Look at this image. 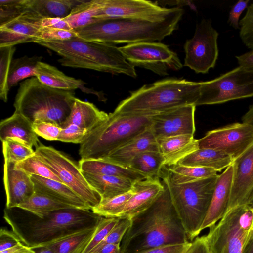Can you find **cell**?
Masks as SVG:
<instances>
[{
	"label": "cell",
	"instance_id": "1",
	"mask_svg": "<svg viewBox=\"0 0 253 253\" xmlns=\"http://www.w3.org/2000/svg\"><path fill=\"white\" fill-rule=\"evenodd\" d=\"M165 188L152 205L133 217L120 244L121 253H138L160 246L183 243L188 238Z\"/></svg>",
	"mask_w": 253,
	"mask_h": 253
},
{
	"label": "cell",
	"instance_id": "2",
	"mask_svg": "<svg viewBox=\"0 0 253 253\" xmlns=\"http://www.w3.org/2000/svg\"><path fill=\"white\" fill-rule=\"evenodd\" d=\"M35 43L59 54L58 61L64 66L137 77L135 67L115 44L88 41L78 36L63 41L39 40Z\"/></svg>",
	"mask_w": 253,
	"mask_h": 253
},
{
	"label": "cell",
	"instance_id": "3",
	"mask_svg": "<svg viewBox=\"0 0 253 253\" xmlns=\"http://www.w3.org/2000/svg\"><path fill=\"white\" fill-rule=\"evenodd\" d=\"M183 14L182 8L175 7L170 15L161 21L107 19L74 30L82 39L113 44L155 42L171 34L176 29Z\"/></svg>",
	"mask_w": 253,
	"mask_h": 253
},
{
	"label": "cell",
	"instance_id": "4",
	"mask_svg": "<svg viewBox=\"0 0 253 253\" xmlns=\"http://www.w3.org/2000/svg\"><path fill=\"white\" fill-rule=\"evenodd\" d=\"M201 82L167 79L145 85L131 92L117 106L115 113L154 115L183 106L199 99Z\"/></svg>",
	"mask_w": 253,
	"mask_h": 253
},
{
	"label": "cell",
	"instance_id": "5",
	"mask_svg": "<svg viewBox=\"0 0 253 253\" xmlns=\"http://www.w3.org/2000/svg\"><path fill=\"white\" fill-rule=\"evenodd\" d=\"M75 98L74 91L53 88L31 77L20 83L13 106L32 124L45 122L61 127L69 117Z\"/></svg>",
	"mask_w": 253,
	"mask_h": 253
},
{
	"label": "cell",
	"instance_id": "6",
	"mask_svg": "<svg viewBox=\"0 0 253 253\" xmlns=\"http://www.w3.org/2000/svg\"><path fill=\"white\" fill-rule=\"evenodd\" d=\"M153 115L114 112L80 144L81 159H103L151 127Z\"/></svg>",
	"mask_w": 253,
	"mask_h": 253
},
{
	"label": "cell",
	"instance_id": "7",
	"mask_svg": "<svg viewBox=\"0 0 253 253\" xmlns=\"http://www.w3.org/2000/svg\"><path fill=\"white\" fill-rule=\"evenodd\" d=\"M218 175L192 182L175 184L163 171L161 177L167 185L173 207L191 242L201 232Z\"/></svg>",
	"mask_w": 253,
	"mask_h": 253
},
{
	"label": "cell",
	"instance_id": "8",
	"mask_svg": "<svg viewBox=\"0 0 253 253\" xmlns=\"http://www.w3.org/2000/svg\"><path fill=\"white\" fill-rule=\"evenodd\" d=\"M253 220L249 205L228 211L204 235L209 253H253Z\"/></svg>",
	"mask_w": 253,
	"mask_h": 253
},
{
	"label": "cell",
	"instance_id": "9",
	"mask_svg": "<svg viewBox=\"0 0 253 253\" xmlns=\"http://www.w3.org/2000/svg\"><path fill=\"white\" fill-rule=\"evenodd\" d=\"M102 216L91 210L69 208L51 212L28 224V246L33 249L60 237L96 225Z\"/></svg>",
	"mask_w": 253,
	"mask_h": 253
},
{
	"label": "cell",
	"instance_id": "10",
	"mask_svg": "<svg viewBox=\"0 0 253 253\" xmlns=\"http://www.w3.org/2000/svg\"><path fill=\"white\" fill-rule=\"evenodd\" d=\"M253 96V70L238 66L219 77L201 82L196 106L218 104Z\"/></svg>",
	"mask_w": 253,
	"mask_h": 253
},
{
	"label": "cell",
	"instance_id": "11",
	"mask_svg": "<svg viewBox=\"0 0 253 253\" xmlns=\"http://www.w3.org/2000/svg\"><path fill=\"white\" fill-rule=\"evenodd\" d=\"M35 152L62 183L71 189L91 209L100 203L99 194L87 182L78 164L68 156L52 147L43 145L37 148Z\"/></svg>",
	"mask_w": 253,
	"mask_h": 253
},
{
	"label": "cell",
	"instance_id": "12",
	"mask_svg": "<svg viewBox=\"0 0 253 253\" xmlns=\"http://www.w3.org/2000/svg\"><path fill=\"white\" fill-rule=\"evenodd\" d=\"M119 49L134 67L148 69L160 76L169 70H178L183 65L177 54L160 42H146L128 44Z\"/></svg>",
	"mask_w": 253,
	"mask_h": 253
},
{
	"label": "cell",
	"instance_id": "13",
	"mask_svg": "<svg viewBox=\"0 0 253 253\" xmlns=\"http://www.w3.org/2000/svg\"><path fill=\"white\" fill-rule=\"evenodd\" d=\"M218 37L211 20H202L197 24L193 37L185 43L184 66L202 74L214 68L218 56Z\"/></svg>",
	"mask_w": 253,
	"mask_h": 253
},
{
	"label": "cell",
	"instance_id": "14",
	"mask_svg": "<svg viewBox=\"0 0 253 253\" xmlns=\"http://www.w3.org/2000/svg\"><path fill=\"white\" fill-rule=\"evenodd\" d=\"M253 142V126L237 122L207 132L198 139L199 148H211L222 151L234 160Z\"/></svg>",
	"mask_w": 253,
	"mask_h": 253
},
{
	"label": "cell",
	"instance_id": "15",
	"mask_svg": "<svg viewBox=\"0 0 253 253\" xmlns=\"http://www.w3.org/2000/svg\"><path fill=\"white\" fill-rule=\"evenodd\" d=\"M143 0H103L98 20L130 18L158 21L165 19L174 10Z\"/></svg>",
	"mask_w": 253,
	"mask_h": 253
},
{
	"label": "cell",
	"instance_id": "16",
	"mask_svg": "<svg viewBox=\"0 0 253 253\" xmlns=\"http://www.w3.org/2000/svg\"><path fill=\"white\" fill-rule=\"evenodd\" d=\"M196 107L188 105L153 115L150 129L156 138L194 136Z\"/></svg>",
	"mask_w": 253,
	"mask_h": 253
},
{
	"label": "cell",
	"instance_id": "17",
	"mask_svg": "<svg viewBox=\"0 0 253 253\" xmlns=\"http://www.w3.org/2000/svg\"><path fill=\"white\" fill-rule=\"evenodd\" d=\"M232 165V183L227 211L236 206L249 205L253 195V142Z\"/></svg>",
	"mask_w": 253,
	"mask_h": 253
},
{
	"label": "cell",
	"instance_id": "18",
	"mask_svg": "<svg viewBox=\"0 0 253 253\" xmlns=\"http://www.w3.org/2000/svg\"><path fill=\"white\" fill-rule=\"evenodd\" d=\"M41 19L26 10L18 18L0 26V47L38 41L42 31Z\"/></svg>",
	"mask_w": 253,
	"mask_h": 253
},
{
	"label": "cell",
	"instance_id": "19",
	"mask_svg": "<svg viewBox=\"0 0 253 253\" xmlns=\"http://www.w3.org/2000/svg\"><path fill=\"white\" fill-rule=\"evenodd\" d=\"M16 163L4 162L3 182L6 196L7 209L18 207L35 192L31 175L15 168Z\"/></svg>",
	"mask_w": 253,
	"mask_h": 253
},
{
	"label": "cell",
	"instance_id": "20",
	"mask_svg": "<svg viewBox=\"0 0 253 253\" xmlns=\"http://www.w3.org/2000/svg\"><path fill=\"white\" fill-rule=\"evenodd\" d=\"M164 184L158 177H147L133 183L134 192L118 218L131 219L144 211L162 193Z\"/></svg>",
	"mask_w": 253,
	"mask_h": 253
},
{
	"label": "cell",
	"instance_id": "21",
	"mask_svg": "<svg viewBox=\"0 0 253 253\" xmlns=\"http://www.w3.org/2000/svg\"><path fill=\"white\" fill-rule=\"evenodd\" d=\"M233 177L231 165L218 175L211 202L201 228V231L214 226L225 214L228 208Z\"/></svg>",
	"mask_w": 253,
	"mask_h": 253
},
{
	"label": "cell",
	"instance_id": "22",
	"mask_svg": "<svg viewBox=\"0 0 253 253\" xmlns=\"http://www.w3.org/2000/svg\"><path fill=\"white\" fill-rule=\"evenodd\" d=\"M35 77L42 84L50 87L71 91L80 89L86 93L96 95L100 101L105 100L102 94L86 87V83L83 81L68 76L56 67L45 62L40 61L38 63Z\"/></svg>",
	"mask_w": 253,
	"mask_h": 253
},
{
	"label": "cell",
	"instance_id": "23",
	"mask_svg": "<svg viewBox=\"0 0 253 253\" xmlns=\"http://www.w3.org/2000/svg\"><path fill=\"white\" fill-rule=\"evenodd\" d=\"M147 151H159L157 140L150 128L101 160L129 168L130 163L135 157Z\"/></svg>",
	"mask_w": 253,
	"mask_h": 253
},
{
	"label": "cell",
	"instance_id": "24",
	"mask_svg": "<svg viewBox=\"0 0 253 253\" xmlns=\"http://www.w3.org/2000/svg\"><path fill=\"white\" fill-rule=\"evenodd\" d=\"M35 192L44 195L74 208L91 210V208L71 189L59 181L31 175Z\"/></svg>",
	"mask_w": 253,
	"mask_h": 253
},
{
	"label": "cell",
	"instance_id": "25",
	"mask_svg": "<svg viewBox=\"0 0 253 253\" xmlns=\"http://www.w3.org/2000/svg\"><path fill=\"white\" fill-rule=\"evenodd\" d=\"M159 150L164 158V167L178 164L186 156L199 149L198 140L193 135H179L157 139Z\"/></svg>",
	"mask_w": 253,
	"mask_h": 253
},
{
	"label": "cell",
	"instance_id": "26",
	"mask_svg": "<svg viewBox=\"0 0 253 253\" xmlns=\"http://www.w3.org/2000/svg\"><path fill=\"white\" fill-rule=\"evenodd\" d=\"M8 138L19 139L29 147H36V149L41 145L33 129V124L25 117L15 112L0 123L1 141Z\"/></svg>",
	"mask_w": 253,
	"mask_h": 253
},
{
	"label": "cell",
	"instance_id": "27",
	"mask_svg": "<svg viewBox=\"0 0 253 253\" xmlns=\"http://www.w3.org/2000/svg\"><path fill=\"white\" fill-rule=\"evenodd\" d=\"M108 116V114L100 110L93 103L75 97L71 113L61 127L74 124L90 132Z\"/></svg>",
	"mask_w": 253,
	"mask_h": 253
},
{
	"label": "cell",
	"instance_id": "28",
	"mask_svg": "<svg viewBox=\"0 0 253 253\" xmlns=\"http://www.w3.org/2000/svg\"><path fill=\"white\" fill-rule=\"evenodd\" d=\"M78 165L82 172L117 176L127 179L133 182L147 178L145 175L129 168L101 159H81Z\"/></svg>",
	"mask_w": 253,
	"mask_h": 253
},
{
	"label": "cell",
	"instance_id": "29",
	"mask_svg": "<svg viewBox=\"0 0 253 253\" xmlns=\"http://www.w3.org/2000/svg\"><path fill=\"white\" fill-rule=\"evenodd\" d=\"M82 173L89 185L99 194L101 200L111 198L131 190L134 183L117 176Z\"/></svg>",
	"mask_w": 253,
	"mask_h": 253
},
{
	"label": "cell",
	"instance_id": "30",
	"mask_svg": "<svg viewBox=\"0 0 253 253\" xmlns=\"http://www.w3.org/2000/svg\"><path fill=\"white\" fill-rule=\"evenodd\" d=\"M232 158L225 153L211 148H199L182 159L178 164L211 168L217 172L232 165Z\"/></svg>",
	"mask_w": 253,
	"mask_h": 253
},
{
	"label": "cell",
	"instance_id": "31",
	"mask_svg": "<svg viewBox=\"0 0 253 253\" xmlns=\"http://www.w3.org/2000/svg\"><path fill=\"white\" fill-rule=\"evenodd\" d=\"M84 0H26V10L42 19H64L72 9Z\"/></svg>",
	"mask_w": 253,
	"mask_h": 253
},
{
	"label": "cell",
	"instance_id": "32",
	"mask_svg": "<svg viewBox=\"0 0 253 253\" xmlns=\"http://www.w3.org/2000/svg\"><path fill=\"white\" fill-rule=\"evenodd\" d=\"M97 225L66 235L40 247L49 246L55 253H82L90 242Z\"/></svg>",
	"mask_w": 253,
	"mask_h": 253
},
{
	"label": "cell",
	"instance_id": "33",
	"mask_svg": "<svg viewBox=\"0 0 253 253\" xmlns=\"http://www.w3.org/2000/svg\"><path fill=\"white\" fill-rule=\"evenodd\" d=\"M103 4V0H84L64 19L73 30L85 27L99 21Z\"/></svg>",
	"mask_w": 253,
	"mask_h": 253
},
{
	"label": "cell",
	"instance_id": "34",
	"mask_svg": "<svg viewBox=\"0 0 253 253\" xmlns=\"http://www.w3.org/2000/svg\"><path fill=\"white\" fill-rule=\"evenodd\" d=\"M164 168L170 180L175 184L188 183L217 174L214 169L205 167L177 164Z\"/></svg>",
	"mask_w": 253,
	"mask_h": 253
},
{
	"label": "cell",
	"instance_id": "35",
	"mask_svg": "<svg viewBox=\"0 0 253 253\" xmlns=\"http://www.w3.org/2000/svg\"><path fill=\"white\" fill-rule=\"evenodd\" d=\"M129 168L145 175L147 177H161L164 158L159 151H147L135 157Z\"/></svg>",
	"mask_w": 253,
	"mask_h": 253
},
{
	"label": "cell",
	"instance_id": "36",
	"mask_svg": "<svg viewBox=\"0 0 253 253\" xmlns=\"http://www.w3.org/2000/svg\"><path fill=\"white\" fill-rule=\"evenodd\" d=\"M17 208L28 211L41 219L51 212L74 208L37 192H35L28 200L19 205Z\"/></svg>",
	"mask_w": 253,
	"mask_h": 253
},
{
	"label": "cell",
	"instance_id": "37",
	"mask_svg": "<svg viewBox=\"0 0 253 253\" xmlns=\"http://www.w3.org/2000/svg\"><path fill=\"white\" fill-rule=\"evenodd\" d=\"M42 57L39 56H24L12 60L8 76L9 88L14 86L21 80L35 77L38 63Z\"/></svg>",
	"mask_w": 253,
	"mask_h": 253
},
{
	"label": "cell",
	"instance_id": "38",
	"mask_svg": "<svg viewBox=\"0 0 253 253\" xmlns=\"http://www.w3.org/2000/svg\"><path fill=\"white\" fill-rule=\"evenodd\" d=\"M134 193L132 188L131 190L122 194L101 200L100 203L91 211L102 217L118 218Z\"/></svg>",
	"mask_w": 253,
	"mask_h": 253
},
{
	"label": "cell",
	"instance_id": "39",
	"mask_svg": "<svg viewBox=\"0 0 253 253\" xmlns=\"http://www.w3.org/2000/svg\"><path fill=\"white\" fill-rule=\"evenodd\" d=\"M4 162L16 163L35 153L33 148L16 138H8L2 142Z\"/></svg>",
	"mask_w": 253,
	"mask_h": 253
},
{
	"label": "cell",
	"instance_id": "40",
	"mask_svg": "<svg viewBox=\"0 0 253 253\" xmlns=\"http://www.w3.org/2000/svg\"><path fill=\"white\" fill-rule=\"evenodd\" d=\"M15 167L30 175L39 176L61 182L49 167L35 154V152L26 159L16 163Z\"/></svg>",
	"mask_w": 253,
	"mask_h": 253
},
{
	"label": "cell",
	"instance_id": "41",
	"mask_svg": "<svg viewBox=\"0 0 253 253\" xmlns=\"http://www.w3.org/2000/svg\"><path fill=\"white\" fill-rule=\"evenodd\" d=\"M15 49L14 46L0 47V98L5 102L7 101L10 89L8 76Z\"/></svg>",
	"mask_w": 253,
	"mask_h": 253
},
{
	"label": "cell",
	"instance_id": "42",
	"mask_svg": "<svg viewBox=\"0 0 253 253\" xmlns=\"http://www.w3.org/2000/svg\"><path fill=\"white\" fill-rule=\"evenodd\" d=\"M26 10V0H0V26L18 18Z\"/></svg>",
	"mask_w": 253,
	"mask_h": 253
},
{
	"label": "cell",
	"instance_id": "43",
	"mask_svg": "<svg viewBox=\"0 0 253 253\" xmlns=\"http://www.w3.org/2000/svg\"><path fill=\"white\" fill-rule=\"evenodd\" d=\"M119 218L102 217L97 224L94 233L85 249L82 253H91L92 251L107 237Z\"/></svg>",
	"mask_w": 253,
	"mask_h": 253
},
{
	"label": "cell",
	"instance_id": "44",
	"mask_svg": "<svg viewBox=\"0 0 253 253\" xmlns=\"http://www.w3.org/2000/svg\"><path fill=\"white\" fill-rule=\"evenodd\" d=\"M240 37L244 44L253 49V4L247 8L245 16L239 21Z\"/></svg>",
	"mask_w": 253,
	"mask_h": 253
},
{
	"label": "cell",
	"instance_id": "45",
	"mask_svg": "<svg viewBox=\"0 0 253 253\" xmlns=\"http://www.w3.org/2000/svg\"><path fill=\"white\" fill-rule=\"evenodd\" d=\"M88 133L77 125L68 124L62 127L58 141L80 144Z\"/></svg>",
	"mask_w": 253,
	"mask_h": 253
},
{
	"label": "cell",
	"instance_id": "46",
	"mask_svg": "<svg viewBox=\"0 0 253 253\" xmlns=\"http://www.w3.org/2000/svg\"><path fill=\"white\" fill-rule=\"evenodd\" d=\"M35 133L48 141H58L62 128L58 125L45 122L33 124Z\"/></svg>",
	"mask_w": 253,
	"mask_h": 253
},
{
	"label": "cell",
	"instance_id": "47",
	"mask_svg": "<svg viewBox=\"0 0 253 253\" xmlns=\"http://www.w3.org/2000/svg\"><path fill=\"white\" fill-rule=\"evenodd\" d=\"M131 223V220L130 219L119 218L118 221L107 237L97 246L105 244H121L124 235L129 228Z\"/></svg>",
	"mask_w": 253,
	"mask_h": 253
},
{
	"label": "cell",
	"instance_id": "48",
	"mask_svg": "<svg viewBox=\"0 0 253 253\" xmlns=\"http://www.w3.org/2000/svg\"><path fill=\"white\" fill-rule=\"evenodd\" d=\"M77 36L74 30L47 29L42 30L40 39L46 41H63ZM38 40V41H39Z\"/></svg>",
	"mask_w": 253,
	"mask_h": 253
},
{
	"label": "cell",
	"instance_id": "49",
	"mask_svg": "<svg viewBox=\"0 0 253 253\" xmlns=\"http://www.w3.org/2000/svg\"><path fill=\"white\" fill-rule=\"evenodd\" d=\"M192 242L166 244L151 248L138 253H186Z\"/></svg>",
	"mask_w": 253,
	"mask_h": 253
},
{
	"label": "cell",
	"instance_id": "50",
	"mask_svg": "<svg viewBox=\"0 0 253 253\" xmlns=\"http://www.w3.org/2000/svg\"><path fill=\"white\" fill-rule=\"evenodd\" d=\"M23 242H24V240L17 232L14 233L4 228L0 229V252L10 248Z\"/></svg>",
	"mask_w": 253,
	"mask_h": 253
},
{
	"label": "cell",
	"instance_id": "51",
	"mask_svg": "<svg viewBox=\"0 0 253 253\" xmlns=\"http://www.w3.org/2000/svg\"><path fill=\"white\" fill-rule=\"evenodd\" d=\"M249 0H239L231 9L228 22L234 29H239V18L243 11L247 8Z\"/></svg>",
	"mask_w": 253,
	"mask_h": 253
},
{
	"label": "cell",
	"instance_id": "52",
	"mask_svg": "<svg viewBox=\"0 0 253 253\" xmlns=\"http://www.w3.org/2000/svg\"><path fill=\"white\" fill-rule=\"evenodd\" d=\"M42 30L47 29H58L73 30L68 23L60 18H44L41 20Z\"/></svg>",
	"mask_w": 253,
	"mask_h": 253
},
{
	"label": "cell",
	"instance_id": "53",
	"mask_svg": "<svg viewBox=\"0 0 253 253\" xmlns=\"http://www.w3.org/2000/svg\"><path fill=\"white\" fill-rule=\"evenodd\" d=\"M186 253H209L204 236L196 237Z\"/></svg>",
	"mask_w": 253,
	"mask_h": 253
},
{
	"label": "cell",
	"instance_id": "54",
	"mask_svg": "<svg viewBox=\"0 0 253 253\" xmlns=\"http://www.w3.org/2000/svg\"><path fill=\"white\" fill-rule=\"evenodd\" d=\"M236 58L240 66L253 70V49Z\"/></svg>",
	"mask_w": 253,
	"mask_h": 253
},
{
	"label": "cell",
	"instance_id": "55",
	"mask_svg": "<svg viewBox=\"0 0 253 253\" xmlns=\"http://www.w3.org/2000/svg\"><path fill=\"white\" fill-rule=\"evenodd\" d=\"M91 253H121L120 244H105L96 247Z\"/></svg>",
	"mask_w": 253,
	"mask_h": 253
},
{
	"label": "cell",
	"instance_id": "56",
	"mask_svg": "<svg viewBox=\"0 0 253 253\" xmlns=\"http://www.w3.org/2000/svg\"><path fill=\"white\" fill-rule=\"evenodd\" d=\"M242 121L253 126V103L249 106L248 110L243 115Z\"/></svg>",
	"mask_w": 253,
	"mask_h": 253
},
{
	"label": "cell",
	"instance_id": "57",
	"mask_svg": "<svg viewBox=\"0 0 253 253\" xmlns=\"http://www.w3.org/2000/svg\"><path fill=\"white\" fill-rule=\"evenodd\" d=\"M26 245L23 244V243H19L15 246H13L10 248L4 250L3 251L0 252V253H14L17 251L22 249L24 248Z\"/></svg>",
	"mask_w": 253,
	"mask_h": 253
},
{
	"label": "cell",
	"instance_id": "58",
	"mask_svg": "<svg viewBox=\"0 0 253 253\" xmlns=\"http://www.w3.org/2000/svg\"><path fill=\"white\" fill-rule=\"evenodd\" d=\"M34 250L36 253H55L54 250L49 246L40 247Z\"/></svg>",
	"mask_w": 253,
	"mask_h": 253
},
{
	"label": "cell",
	"instance_id": "59",
	"mask_svg": "<svg viewBox=\"0 0 253 253\" xmlns=\"http://www.w3.org/2000/svg\"><path fill=\"white\" fill-rule=\"evenodd\" d=\"M14 253H36L35 251L28 245H26L22 249Z\"/></svg>",
	"mask_w": 253,
	"mask_h": 253
},
{
	"label": "cell",
	"instance_id": "60",
	"mask_svg": "<svg viewBox=\"0 0 253 253\" xmlns=\"http://www.w3.org/2000/svg\"><path fill=\"white\" fill-rule=\"evenodd\" d=\"M249 206H250L252 207H253V195L250 200V201L249 203Z\"/></svg>",
	"mask_w": 253,
	"mask_h": 253
},
{
	"label": "cell",
	"instance_id": "61",
	"mask_svg": "<svg viewBox=\"0 0 253 253\" xmlns=\"http://www.w3.org/2000/svg\"><path fill=\"white\" fill-rule=\"evenodd\" d=\"M252 210H253V207H252ZM252 226H253V225H252Z\"/></svg>",
	"mask_w": 253,
	"mask_h": 253
}]
</instances>
